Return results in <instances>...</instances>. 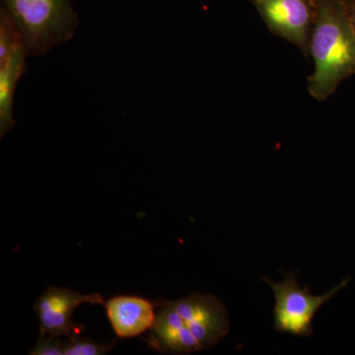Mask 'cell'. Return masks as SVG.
Instances as JSON below:
<instances>
[{
    "mask_svg": "<svg viewBox=\"0 0 355 355\" xmlns=\"http://www.w3.org/2000/svg\"><path fill=\"white\" fill-rule=\"evenodd\" d=\"M67 340H62L58 336L48 335L40 331V336L36 345L33 347L31 355H64Z\"/></svg>",
    "mask_w": 355,
    "mask_h": 355,
    "instance_id": "11",
    "label": "cell"
},
{
    "mask_svg": "<svg viewBox=\"0 0 355 355\" xmlns=\"http://www.w3.org/2000/svg\"><path fill=\"white\" fill-rule=\"evenodd\" d=\"M81 335L65 338L67 345L64 355H105L109 354L116 345V340L110 343H99Z\"/></svg>",
    "mask_w": 355,
    "mask_h": 355,
    "instance_id": "10",
    "label": "cell"
},
{
    "mask_svg": "<svg viewBox=\"0 0 355 355\" xmlns=\"http://www.w3.org/2000/svg\"><path fill=\"white\" fill-rule=\"evenodd\" d=\"M154 302L159 310L147 345L160 354H190L202 352V345L176 311L159 299Z\"/></svg>",
    "mask_w": 355,
    "mask_h": 355,
    "instance_id": "7",
    "label": "cell"
},
{
    "mask_svg": "<svg viewBox=\"0 0 355 355\" xmlns=\"http://www.w3.org/2000/svg\"><path fill=\"white\" fill-rule=\"evenodd\" d=\"M159 300L176 311L203 350L216 347L228 335L230 322L227 310L216 296L197 292L179 300Z\"/></svg>",
    "mask_w": 355,
    "mask_h": 355,
    "instance_id": "5",
    "label": "cell"
},
{
    "mask_svg": "<svg viewBox=\"0 0 355 355\" xmlns=\"http://www.w3.org/2000/svg\"><path fill=\"white\" fill-rule=\"evenodd\" d=\"M84 303L104 305L101 294H81L64 287L50 286L34 304L40 331L58 338L81 335L85 327L73 321V313Z\"/></svg>",
    "mask_w": 355,
    "mask_h": 355,
    "instance_id": "6",
    "label": "cell"
},
{
    "mask_svg": "<svg viewBox=\"0 0 355 355\" xmlns=\"http://www.w3.org/2000/svg\"><path fill=\"white\" fill-rule=\"evenodd\" d=\"M347 9H349L350 21L355 32V0H347Z\"/></svg>",
    "mask_w": 355,
    "mask_h": 355,
    "instance_id": "12",
    "label": "cell"
},
{
    "mask_svg": "<svg viewBox=\"0 0 355 355\" xmlns=\"http://www.w3.org/2000/svg\"><path fill=\"white\" fill-rule=\"evenodd\" d=\"M28 58L29 55L20 41L6 58L0 62V139H3L15 128L14 97L21 77L27 70Z\"/></svg>",
    "mask_w": 355,
    "mask_h": 355,
    "instance_id": "9",
    "label": "cell"
},
{
    "mask_svg": "<svg viewBox=\"0 0 355 355\" xmlns=\"http://www.w3.org/2000/svg\"><path fill=\"white\" fill-rule=\"evenodd\" d=\"M1 6L29 57H46L76 36L79 18L72 0H1Z\"/></svg>",
    "mask_w": 355,
    "mask_h": 355,
    "instance_id": "2",
    "label": "cell"
},
{
    "mask_svg": "<svg viewBox=\"0 0 355 355\" xmlns=\"http://www.w3.org/2000/svg\"><path fill=\"white\" fill-rule=\"evenodd\" d=\"M110 324L120 338H132L150 331L156 319L154 301L135 295H119L104 303Z\"/></svg>",
    "mask_w": 355,
    "mask_h": 355,
    "instance_id": "8",
    "label": "cell"
},
{
    "mask_svg": "<svg viewBox=\"0 0 355 355\" xmlns=\"http://www.w3.org/2000/svg\"><path fill=\"white\" fill-rule=\"evenodd\" d=\"M310 55L315 69L308 77V91L324 101L355 74V32L347 0H315Z\"/></svg>",
    "mask_w": 355,
    "mask_h": 355,
    "instance_id": "1",
    "label": "cell"
},
{
    "mask_svg": "<svg viewBox=\"0 0 355 355\" xmlns=\"http://www.w3.org/2000/svg\"><path fill=\"white\" fill-rule=\"evenodd\" d=\"M275 36L295 44L306 58L315 19V0H251Z\"/></svg>",
    "mask_w": 355,
    "mask_h": 355,
    "instance_id": "4",
    "label": "cell"
},
{
    "mask_svg": "<svg viewBox=\"0 0 355 355\" xmlns=\"http://www.w3.org/2000/svg\"><path fill=\"white\" fill-rule=\"evenodd\" d=\"M296 277V272H286L284 280L279 284L272 282L268 277H263V280L275 294L273 324L275 331L307 338L314 333L313 320L318 311L347 286L352 279H343L323 295H313L309 293V286H299Z\"/></svg>",
    "mask_w": 355,
    "mask_h": 355,
    "instance_id": "3",
    "label": "cell"
}]
</instances>
